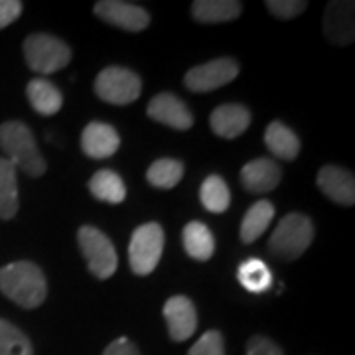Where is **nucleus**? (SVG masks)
I'll return each mask as SVG.
<instances>
[{
	"label": "nucleus",
	"instance_id": "20",
	"mask_svg": "<svg viewBox=\"0 0 355 355\" xmlns=\"http://www.w3.org/2000/svg\"><path fill=\"white\" fill-rule=\"evenodd\" d=\"M184 249L196 261H207L216 251V239L207 225L200 221H191L184 227Z\"/></svg>",
	"mask_w": 355,
	"mask_h": 355
},
{
	"label": "nucleus",
	"instance_id": "15",
	"mask_svg": "<svg viewBox=\"0 0 355 355\" xmlns=\"http://www.w3.org/2000/svg\"><path fill=\"white\" fill-rule=\"evenodd\" d=\"M81 146H83V153L91 156V158H109L113 156L119 146H121V137L119 132L114 130L111 125L107 123H89L83 135H81Z\"/></svg>",
	"mask_w": 355,
	"mask_h": 355
},
{
	"label": "nucleus",
	"instance_id": "2",
	"mask_svg": "<svg viewBox=\"0 0 355 355\" xmlns=\"http://www.w3.org/2000/svg\"><path fill=\"white\" fill-rule=\"evenodd\" d=\"M0 148L14 168H20L24 174L40 178L46 172V160L40 154L32 130L20 121H10L0 125Z\"/></svg>",
	"mask_w": 355,
	"mask_h": 355
},
{
	"label": "nucleus",
	"instance_id": "32",
	"mask_svg": "<svg viewBox=\"0 0 355 355\" xmlns=\"http://www.w3.org/2000/svg\"><path fill=\"white\" fill-rule=\"evenodd\" d=\"M103 355H140V352L128 338H119V340H114L107 345Z\"/></svg>",
	"mask_w": 355,
	"mask_h": 355
},
{
	"label": "nucleus",
	"instance_id": "27",
	"mask_svg": "<svg viewBox=\"0 0 355 355\" xmlns=\"http://www.w3.org/2000/svg\"><path fill=\"white\" fill-rule=\"evenodd\" d=\"M0 355H34L28 336L6 320H0Z\"/></svg>",
	"mask_w": 355,
	"mask_h": 355
},
{
	"label": "nucleus",
	"instance_id": "24",
	"mask_svg": "<svg viewBox=\"0 0 355 355\" xmlns=\"http://www.w3.org/2000/svg\"><path fill=\"white\" fill-rule=\"evenodd\" d=\"M237 279L241 282L243 288L254 292V294H261L270 288L272 275L261 259H247L237 270Z\"/></svg>",
	"mask_w": 355,
	"mask_h": 355
},
{
	"label": "nucleus",
	"instance_id": "12",
	"mask_svg": "<svg viewBox=\"0 0 355 355\" xmlns=\"http://www.w3.org/2000/svg\"><path fill=\"white\" fill-rule=\"evenodd\" d=\"M354 2L336 0L326 6L324 14V32L326 38L336 46H347L354 42L355 20H354Z\"/></svg>",
	"mask_w": 355,
	"mask_h": 355
},
{
	"label": "nucleus",
	"instance_id": "26",
	"mask_svg": "<svg viewBox=\"0 0 355 355\" xmlns=\"http://www.w3.org/2000/svg\"><path fill=\"white\" fill-rule=\"evenodd\" d=\"M182 176H184V164L180 160H172V158L156 160L146 172L150 186L160 188V190H170V188L178 186Z\"/></svg>",
	"mask_w": 355,
	"mask_h": 355
},
{
	"label": "nucleus",
	"instance_id": "3",
	"mask_svg": "<svg viewBox=\"0 0 355 355\" xmlns=\"http://www.w3.org/2000/svg\"><path fill=\"white\" fill-rule=\"evenodd\" d=\"M314 223L302 214H288L279 221L270 235L268 251L280 261H294L312 245Z\"/></svg>",
	"mask_w": 355,
	"mask_h": 355
},
{
	"label": "nucleus",
	"instance_id": "17",
	"mask_svg": "<svg viewBox=\"0 0 355 355\" xmlns=\"http://www.w3.org/2000/svg\"><path fill=\"white\" fill-rule=\"evenodd\" d=\"M243 4L235 0H196L191 16L202 24H221L241 16Z\"/></svg>",
	"mask_w": 355,
	"mask_h": 355
},
{
	"label": "nucleus",
	"instance_id": "23",
	"mask_svg": "<svg viewBox=\"0 0 355 355\" xmlns=\"http://www.w3.org/2000/svg\"><path fill=\"white\" fill-rule=\"evenodd\" d=\"M18 211V180L16 168L0 158V219H12Z\"/></svg>",
	"mask_w": 355,
	"mask_h": 355
},
{
	"label": "nucleus",
	"instance_id": "19",
	"mask_svg": "<svg viewBox=\"0 0 355 355\" xmlns=\"http://www.w3.org/2000/svg\"><path fill=\"white\" fill-rule=\"evenodd\" d=\"M265 144L270 153L282 160H294L300 153V140L294 135V130L284 123L275 121L265 130Z\"/></svg>",
	"mask_w": 355,
	"mask_h": 355
},
{
	"label": "nucleus",
	"instance_id": "8",
	"mask_svg": "<svg viewBox=\"0 0 355 355\" xmlns=\"http://www.w3.org/2000/svg\"><path fill=\"white\" fill-rule=\"evenodd\" d=\"M239 76V65L231 58H221L207 64L191 67L184 77L186 87L193 93H207L214 89L231 83L235 77Z\"/></svg>",
	"mask_w": 355,
	"mask_h": 355
},
{
	"label": "nucleus",
	"instance_id": "28",
	"mask_svg": "<svg viewBox=\"0 0 355 355\" xmlns=\"http://www.w3.org/2000/svg\"><path fill=\"white\" fill-rule=\"evenodd\" d=\"M188 355H225L223 336L217 330L205 331L202 338L191 345Z\"/></svg>",
	"mask_w": 355,
	"mask_h": 355
},
{
	"label": "nucleus",
	"instance_id": "22",
	"mask_svg": "<svg viewBox=\"0 0 355 355\" xmlns=\"http://www.w3.org/2000/svg\"><path fill=\"white\" fill-rule=\"evenodd\" d=\"M275 217V207L272 203L261 200L254 205L249 207V211L245 214L241 221V241L243 243H253L257 241L263 233H265L270 221Z\"/></svg>",
	"mask_w": 355,
	"mask_h": 355
},
{
	"label": "nucleus",
	"instance_id": "6",
	"mask_svg": "<svg viewBox=\"0 0 355 355\" xmlns=\"http://www.w3.org/2000/svg\"><path fill=\"white\" fill-rule=\"evenodd\" d=\"M164 249V231L158 223H146L135 229L128 247V261L135 275L146 277L150 275Z\"/></svg>",
	"mask_w": 355,
	"mask_h": 355
},
{
	"label": "nucleus",
	"instance_id": "7",
	"mask_svg": "<svg viewBox=\"0 0 355 355\" xmlns=\"http://www.w3.org/2000/svg\"><path fill=\"white\" fill-rule=\"evenodd\" d=\"M140 77L127 67H105L95 79L97 97L111 105H130L140 97Z\"/></svg>",
	"mask_w": 355,
	"mask_h": 355
},
{
	"label": "nucleus",
	"instance_id": "14",
	"mask_svg": "<svg viewBox=\"0 0 355 355\" xmlns=\"http://www.w3.org/2000/svg\"><path fill=\"white\" fill-rule=\"evenodd\" d=\"M211 130L221 139H237L251 125V111L243 105H221L211 113Z\"/></svg>",
	"mask_w": 355,
	"mask_h": 355
},
{
	"label": "nucleus",
	"instance_id": "21",
	"mask_svg": "<svg viewBox=\"0 0 355 355\" xmlns=\"http://www.w3.org/2000/svg\"><path fill=\"white\" fill-rule=\"evenodd\" d=\"M89 191L107 203H121L127 198V188L123 178L113 170H99L89 180Z\"/></svg>",
	"mask_w": 355,
	"mask_h": 355
},
{
	"label": "nucleus",
	"instance_id": "18",
	"mask_svg": "<svg viewBox=\"0 0 355 355\" xmlns=\"http://www.w3.org/2000/svg\"><path fill=\"white\" fill-rule=\"evenodd\" d=\"M26 95H28V101L32 105V109L36 113L46 114V116L55 114L64 105V97H62L60 89L44 77L32 79L26 87Z\"/></svg>",
	"mask_w": 355,
	"mask_h": 355
},
{
	"label": "nucleus",
	"instance_id": "10",
	"mask_svg": "<svg viewBox=\"0 0 355 355\" xmlns=\"http://www.w3.org/2000/svg\"><path fill=\"white\" fill-rule=\"evenodd\" d=\"M164 318L168 334L174 342H186L198 328V312L190 298L172 296L164 304Z\"/></svg>",
	"mask_w": 355,
	"mask_h": 355
},
{
	"label": "nucleus",
	"instance_id": "29",
	"mask_svg": "<svg viewBox=\"0 0 355 355\" xmlns=\"http://www.w3.org/2000/svg\"><path fill=\"white\" fill-rule=\"evenodd\" d=\"M268 12H272L279 18H294L298 14H302L308 8V2L300 0H268L266 2Z\"/></svg>",
	"mask_w": 355,
	"mask_h": 355
},
{
	"label": "nucleus",
	"instance_id": "13",
	"mask_svg": "<svg viewBox=\"0 0 355 355\" xmlns=\"http://www.w3.org/2000/svg\"><path fill=\"white\" fill-rule=\"evenodd\" d=\"M318 186L331 202L342 203V205H354L355 203L354 174L340 166H324L318 172Z\"/></svg>",
	"mask_w": 355,
	"mask_h": 355
},
{
	"label": "nucleus",
	"instance_id": "1",
	"mask_svg": "<svg viewBox=\"0 0 355 355\" xmlns=\"http://www.w3.org/2000/svg\"><path fill=\"white\" fill-rule=\"evenodd\" d=\"M0 292L22 308H38L48 294L44 272L30 261H16L0 268Z\"/></svg>",
	"mask_w": 355,
	"mask_h": 355
},
{
	"label": "nucleus",
	"instance_id": "9",
	"mask_svg": "<svg viewBox=\"0 0 355 355\" xmlns=\"http://www.w3.org/2000/svg\"><path fill=\"white\" fill-rule=\"evenodd\" d=\"M95 14L105 20L107 24H113L127 32H142L150 24V14L142 6L121 2V0H103L95 4Z\"/></svg>",
	"mask_w": 355,
	"mask_h": 355
},
{
	"label": "nucleus",
	"instance_id": "5",
	"mask_svg": "<svg viewBox=\"0 0 355 355\" xmlns=\"http://www.w3.org/2000/svg\"><path fill=\"white\" fill-rule=\"evenodd\" d=\"M77 243L87 261L89 272L101 280L111 279L116 270V265H119L116 251H114L111 239L99 229L85 225L77 233Z\"/></svg>",
	"mask_w": 355,
	"mask_h": 355
},
{
	"label": "nucleus",
	"instance_id": "16",
	"mask_svg": "<svg viewBox=\"0 0 355 355\" xmlns=\"http://www.w3.org/2000/svg\"><path fill=\"white\" fill-rule=\"evenodd\" d=\"M280 168L268 158H257L243 166L241 182L245 190L253 193H266L279 186Z\"/></svg>",
	"mask_w": 355,
	"mask_h": 355
},
{
	"label": "nucleus",
	"instance_id": "4",
	"mask_svg": "<svg viewBox=\"0 0 355 355\" xmlns=\"http://www.w3.org/2000/svg\"><path fill=\"white\" fill-rule=\"evenodd\" d=\"M26 64L38 73H55L71 62V50L64 40L48 34H32L24 42Z\"/></svg>",
	"mask_w": 355,
	"mask_h": 355
},
{
	"label": "nucleus",
	"instance_id": "25",
	"mask_svg": "<svg viewBox=\"0 0 355 355\" xmlns=\"http://www.w3.org/2000/svg\"><path fill=\"white\" fill-rule=\"evenodd\" d=\"M200 200L202 205L211 211V214H223L231 203V193H229L227 184L221 176L205 178L200 190Z\"/></svg>",
	"mask_w": 355,
	"mask_h": 355
},
{
	"label": "nucleus",
	"instance_id": "30",
	"mask_svg": "<svg viewBox=\"0 0 355 355\" xmlns=\"http://www.w3.org/2000/svg\"><path fill=\"white\" fill-rule=\"evenodd\" d=\"M247 355H284L277 343L265 336H253L247 343Z\"/></svg>",
	"mask_w": 355,
	"mask_h": 355
},
{
	"label": "nucleus",
	"instance_id": "11",
	"mask_svg": "<svg viewBox=\"0 0 355 355\" xmlns=\"http://www.w3.org/2000/svg\"><path fill=\"white\" fill-rule=\"evenodd\" d=\"M146 113L156 123H162L166 127H172L176 130H188L193 125V116L190 109L186 107V103L178 99L172 93H160L153 97Z\"/></svg>",
	"mask_w": 355,
	"mask_h": 355
},
{
	"label": "nucleus",
	"instance_id": "31",
	"mask_svg": "<svg viewBox=\"0 0 355 355\" xmlns=\"http://www.w3.org/2000/svg\"><path fill=\"white\" fill-rule=\"evenodd\" d=\"M22 2L20 0H0V30L10 26L22 14Z\"/></svg>",
	"mask_w": 355,
	"mask_h": 355
}]
</instances>
